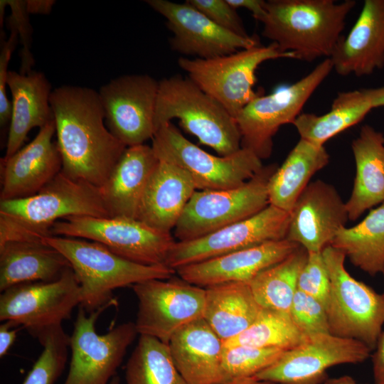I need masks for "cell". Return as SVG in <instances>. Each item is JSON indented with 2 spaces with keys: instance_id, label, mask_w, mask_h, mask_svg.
I'll return each mask as SVG.
<instances>
[{
  "instance_id": "6da1fadb",
  "label": "cell",
  "mask_w": 384,
  "mask_h": 384,
  "mask_svg": "<svg viewBox=\"0 0 384 384\" xmlns=\"http://www.w3.org/2000/svg\"><path fill=\"white\" fill-rule=\"evenodd\" d=\"M50 103L62 171L100 188L127 146L105 125L98 92L63 85L52 90Z\"/></svg>"
},
{
  "instance_id": "7a4b0ae2",
  "label": "cell",
  "mask_w": 384,
  "mask_h": 384,
  "mask_svg": "<svg viewBox=\"0 0 384 384\" xmlns=\"http://www.w3.org/2000/svg\"><path fill=\"white\" fill-rule=\"evenodd\" d=\"M73 216L110 218L100 188L62 171L37 193L0 201V245L9 241L41 240L56 222Z\"/></svg>"
},
{
  "instance_id": "3957f363",
  "label": "cell",
  "mask_w": 384,
  "mask_h": 384,
  "mask_svg": "<svg viewBox=\"0 0 384 384\" xmlns=\"http://www.w3.org/2000/svg\"><path fill=\"white\" fill-rule=\"evenodd\" d=\"M355 5L353 0L265 1L262 34L295 59L330 58Z\"/></svg>"
},
{
  "instance_id": "277c9868",
  "label": "cell",
  "mask_w": 384,
  "mask_h": 384,
  "mask_svg": "<svg viewBox=\"0 0 384 384\" xmlns=\"http://www.w3.org/2000/svg\"><path fill=\"white\" fill-rule=\"evenodd\" d=\"M41 240L69 262L80 284L82 306L89 313L116 302L113 291L149 279H168L176 270L166 265L138 264L112 252L103 245L75 238L50 235Z\"/></svg>"
},
{
  "instance_id": "5b68a950",
  "label": "cell",
  "mask_w": 384,
  "mask_h": 384,
  "mask_svg": "<svg viewBox=\"0 0 384 384\" xmlns=\"http://www.w3.org/2000/svg\"><path fill=\"white\" fill-rule=\"evenodd\" d=\"M173 119L219 156L241 149V134L235 119L215 98L188 77L179 75L159 81L154 124L156 129Z\"/></svg>"
},
{
  "instance_id": "8992f818",
  "label": "cell",
  "mask_w": 384,
  "mask_h": 384,
  "mask_svg": "<svg viewBox=\"0 0 384 384\" xmlns=\"http://www.w3.org/2000/svg\"><path fill=\"white\" fill-rule=\"evenodd\" d=\"M330 279L326 304L329 333L355 339L375 349L384 325V296L353 278L345 268L346 255L326 246L322 250Z\"/></svg>"
},
{
  "instance_id": "52a82bcc",
  "label": "cell",
  "mask_w": 384,
  "mask_h": 384,
  "mask_svg": "<svg viewBox=\"0 0 384 384\" xmlns=\"http://www.w3.org/2000/svg\"><path fill=\"white\" fill-rule=\"evenodd\" d=\"M151 140L159 161L183 169L200 191L240 186L264 166L253 152L242 147L229 156L210 154L187 139L171 122L160 125Z\"/></svg>"
},
{
  "instance_id": "ba28073f",
  "label": "cell",
  "mask_w": 384,
  "mask_h": 384,
  "mask_svg": "<svg viewBox=\"0 0 384 384\" xmlns=\"http://www.w3.org/2000/svg\"><path fill=\"white\" fill-rule=\"evenodd\" d=\"M294 58L272 43L257 45L233 53L209 59L181 57L179 67L202 90L215 98L235 118L250 101L262 93L254 90L256 70L265 61Z\"/></svg>"
},
{
  "instance_id": "9c48e42d",
  "label": "cell",
  "mask_w": 384,
  "mask_h": 384,
  "mask_svg": "<svg viewBox=\"0 0 384 384\" xmlns=\"http://www.w3.org/2000/svg\"><path fill=\"white\" fill-rule=\"evenodd\" d=\"M277 167L263 166L244 184L223 190H196L174 228L178 241L197 239L248 218L269 204L268 183Z\"/></svg>"
},
{
  "instance_id": "30bf717a",
  "label": "cell",
  "mask_w": 384,
  "mask_h": 384,
  "mask_svg": "<svg viewBox=\"0 0 384 384\" xmlns=\"http://www.w3.org/2000/svg\"><path fill=\"white\" fill-rule=\"evenodd\" d=\"M332 70L331 59L326 58L296 82L279 87L267 95L261 93L250 101L234 118L241 134V147L261 160L269 158L278 129L293 123Z\"/></svg>"
},
{
  "instance_id": "8fae6325",
  "label": "cell",
  "mask_w": 384,
  "mask_h": 384,
  "mask_svg": "<svg viewBox=\"0 0 384 384\" xmlns=\"http://www.w3.org/2000/svg\"><path fill=\"white\" fill-rule=\"evenodd\" d=\"M50 233L95 241L122 257L149 266L166 265L176 242L171 233L124 217H69L54 223Z\"/></svg>"
},
{
  "instance_id": "7c38bea8",
  "label": "cell",
  "mask_w": 384,
  "mask_h": 384,
  "mask_svg": "<svg viewBox=\"0 0 384 384\" xmlns=\"http://www.w3.org/2000/svg\"><path fill=\"white\" fill-rule=\"evenodd\" d=\"M116 302L89 313L80 306L70 336L71 360L63 384H110L116 375L128 347L138 334L135 324L126 322L99 334L95 323Z\"/></svg>"
},
{
  "instance_id": "4fadbf2b",
  "label": "cell",
  "mask_w": 384,
  "mask_h": 384,
  "mask_svg": "<svg viewBox=\"0 0 384 384\" xmlns=\"http://www.w3.org/2000/svg\"><path fill=\"white\" fill-rule=\"evenodd\" d=\"M81 303L80 284L72 268L58 279L12 286L0 296V321H10L38 338L62 325Z\"/></svg>"
},
{
  "instance_id": "5bb4252c",
  "label": "cell",
  "mask_w": 384,
  "mask_h": 384,
  "mask_svg": "<svg viewBox=\"0 0 384 384\" xmlns=\"http://www.w3.org/2000/svg\"><path fill=\"white\" fill-rule=\"evenodd\" d=\"M138 302L135 326L139 335L169 344L188 324L203 318L206 289L181 278L149 279L132 286Z\"/></svg>"
},
{
  "instance_id": "9a60e30c",
  "label": "cell",
  "mask_w": 384,
  "mask_h": 384,
  "mask_svg": "<svg viewBox=\"0 0 384 384\" xmlns=\"http://www.w3.org/2000/svg\"><path fill=\"white\" fill-rule=\"evenodd\" d=\"M370 351L355 339L316 334L284 351L277 361L255 376L274 384H321L327 379L329 368L362 363Z\"/></svg>"
},
{
  "instance_id": "2e32d148",
  "label": "cell",
  "mask_w": 384,
  "mask_h": 384,
  "mask_svg": "<svg viewBox=\"0 0 384 384\" xmlns=\"http://www.w3.org/2000/svg\"><path fill=\"white\" fill-rule=\"evenodd\" d=\"M290 213L269 204L257 214L203 237L176 241L166 266L176 270L267 242L286 239Z\"/></svg>"
},
{
  "instance_id": "e0dca14e",
  "label": "cell",
  "mask_w": 384,
  "mask_h": 384,
  "mask_svg": "<svg viewBox=\"0 0 384 384\" xmlns=\"http://www.w3.org/2000/svg\"><path fill=\"white\" fill-rule=\"evenodd\" d=\"M158 90L159 82L148 75H122L100 87L106 126L127 146L152 139Z\"/></svg>"
},
{
  "instance_id": "ac0fdd59",
  "label": "cell",
  "mask_w": 384,
  "mask_h": 384,
  "mask_svg": "<svg viewBox=\"0 0 384 384\" xmlns=\"http://www.w3.org/2000/svg\"><path fill=\"white\" fill-rule=\"evenodd\" d=\"M145 2L166 19V26L173 33L171 48L181 54L209 59L260 45L257 37H242L227 31L186 1Z\"/></svg>"
},
{
  "instance_id": "d6986e66",
  "label": "cell",
  "mask_w": 384,
  "mask_h": 384,
  "mask_svg": "<svg viewBox=\"0 0 384 384\" xmlns=\"http://www.w3.org/2000/svg\"><path fill=\"white\" fill-rule=\"evenodd\" d=\"M348 220L346 203L335 187L316 180L308 184L294 204L286 239L308 252H322Z\"/></svg>"
},
{
  "instance_id": "ffe728a7",
  "label": "cell",
  "mask_w": 384,
  "mask_h": 384,
  "mask_svg": "<svg viewBox=\"0 0 384 384\" xmlns=\"http://www.w3.org/2000/svg\"><path fill=\"white\" fill-rule=\"evenodd\" d=\"M54 119L39 129L35 138L12 156L1 159L0 200H14L33 196L61 171L62 159Z\"/></svg>"
},
{
  "instance_id": "44dd1931",
  "label": "cell",
  "mask_w": 384,
  "mask_h": 384,
  "mask_svg": "<svg viewBox=\"0 0 384 384\" xmlns=\"http://www.w3.org/2000/svg\"><path fill=\"white\" fill-rule=\"evenodd\" d=\"M300 245L287 239L267 242L176 270L182 279L201 287L229 282L250 283Z\"/></svg>"
},
{
  "instance_id": "7402d4cb",
  "label": "cell",
  "mask_w": 384,
  "mask_h": 384,
  "mask_svg": "<svg viewBox=\"0 0 384 384\" xmlns=\"http://www.w3.org/2000/svg\"><path fill=\"white\" fill-rule=\"evenodd\" d=\"M340 75H369L384 67V0H366L356 23L331 56Z\"/></svg>"
},
{
  "instance_id": "603a6c76",
  "label": "cell",
  "mask_w": 384,
  "mask_h": 384,
  "mask_svg": "<svg viewBox=\"0 0 384 384\" xmlns=\"http://www.w3.org/2000/svg\"><path fill=\"white\" fill-rule=\"evenodd\" d=\"M174 363L188 384H224L223 341L205 319L178 331L169 342Z\"/></svg>"
},
{
  "instance_id": "cb8c5ba5",
  "label": "cell",
  "mask_w": 384,
  "mask_h": 384,
  "mask_svg": "<svg viewBox=\"0 0 384 384\" xmlns=\"http://www.w3.org/2000/svg\"><path fill=\"white\" fill-rule=\"evenodd\" d=\"M196 190L183 169L159 161L142 196L137 220L157 230L171 233Z\"/></svg>"
},
{
  "instance_id": "d4e9b609",
  "label": "cell",
  "mask_w": 384,
  "mask_h": 384,
  "mask_svg": "<svg viewBox=\"0 0 384 384\" xmlns=\"http://www.w3.org/2000/svg\"><path fill=\"white\" fill-rule=\"evenodd\" d=\"M159 163L151 146H127L100 191L110 217L137 219L148 181Z\"/></svg>"
},
{
  "instance_id": "484cf974",
  "label": "cell",
  "mask_w": 384,
  "mask_h": 384,
  "mask_svg": "<svg viewBox=\"0 0 384 384\" xmlns=\"http://www.w3.org/2000/svg\"><path fill=\"white\" fill-rule=\"evenodd\" d=\"M6 82L11 93L12 110L4 158L12 156L23 147L32 129H41L53 119L50 103L51 85L44 73L9 70Z\"/></svg>"
},
{
  "instance_id": "4316f807",
  "label": "cell",
  "mask_w": 384,
  "mask_h": 384,
  "mask_svg": "<svg viewBox=\"0 0 384 384\" xmlns=\"http://www.w3.org/2000/svg\"><path fill=\"white\" fill-rule=\"evenodd\" d=\"M71 268L68 260L42 240L9 241L0 245V291L22 283L51 282Z\"/></svg>"
},
{
  "instance_id": "83f0119b",
  "label": "cell",
  "mask_w": 384,
  "mask_h": 384,
  "mask_svg": "<svg viewBox=\"0 0 384 384\" xmlns=\"http://www.w3.org/2000/svg\"><path fill=\"white\" fill-rule=\"evenodd\" d=\"M351 149L356 177L351 195L346 203L351 220L384 202V134L366 124L354 139Z\"/></svg>"
},
{
  "instance_id": "f1b7e54d",
  "label": "cell",
  "mask_w": 384,
  "mask_h": 384,
  "mask_svg": "<svg viewBox=\"0 0 384 384\" xmlns=\"http://www.w3.org/2000/svg\"><path fill=\"white\" fill-rule=\"evenodd\" d=\"M205 289L203 319L223 341L244 331L262 309L249 283H223Z\"/></svg>"
},
{
  "instance_id": "f546056e",
  "label": "cell",
  "mask_w": 384,
  "mask_h": 384,
  "mask_svg": "<svg viewBox=\"0 0 384 384\" xmlns=\"http://www.w3.org/2000/svg\"><path fill=\"white\" fill-rule=\"evenodd\" d=\"M329 162L324 146L300 139L269 181L270 204L291 213L310 178Z\"/></svg>"
},
{
  "instance_id": "4dcf8cb0",
  "label": "cell",
  "mask_w": 384,
  "mask_h": 384,
  "mask_svg": "<svg viewBox=\"0 0 384 384\" xmlns=\"http://www.w3.org/2000/svg\"><path fill=\"white\" fill-rule=\"evenodd\" d=\"M373 109L365 88L341 92L328 112L322 115L302 113L292 124L300 139L324 146L329 139L362 121Z\"/></svg>"
},
{
  "instance_id": "1f68e13d",
  "label": "cell",
  "mask_w": 384,
  "mask_h": 384,
  "mask_svg": "<svg viewBox=\"0 0 384 384\" xmlns=\"http://www.w3.org/2000/svg\"><path fill=\"white\" fill-rule=\"evenodd\" d=\"M330 245L341 251L357 267L370 275L384 266V202L352 228L343 227Z\"/></svg>"
},
{
  "instance_id": "d6a6232c",
  "label": "cell",
  "mask_w": 384,
  "mask_h": 384,
  "mask_svg": "<svg viewBox=\"0 0 384 384\" xmlns=\"http://www.w3.org/2000/svg\"><path fill=\"white\" fill-rule=\"evenodd\" d=\"M308 256L299 246L282 261L258 274L250 283L254 297L264 309L289 314L299 274Z\"/></svg>"
},
{
  "instance_id": "836d02e7",
  "label": "cell",
  "mask_w": 384,
  "mask_h": 384,
  "mask_svg": "<svg viewBox=\"0 0 384 384\" xmlns=\"http://www.w3.org/2000/svg\"><path fill=\"white\" fill-rule=\"evenodd\" d=\"M125 378L127 384H188L176 368L169 344L146 335H139Z\"/></svg>"
},
{
  "instance_id": "e575fe53",
  "label": "cell",
  "mask_w": 384,
  "mask_h": 384,
  "mask_svg": "<svg viewBox=\"0 0 384 384\" xmlns=\"http://www.w3.org/2000/svg\"><path fill=\"white\" fill-rule=\"evenodd\" d=\"M307 338L296 326L289 314L262 308L254 322L238 336L223 341V347L292 348Z\"/></svg>"
},
{
  "instance_id": "d590c367",
  "label": "cell",
  "mask_w": 384,
  "mask_h": 384,
  "mask_svg": "<svg viewBox=\"0 0 384 384\" xmlns=\"http://www.w3.org/2000/svg\"><path fill=\"white\" fill-rule=\"evenodd\" d=\"M38 340L43 349L22 384H54L67 362L70 336L59 325L46 331Z\"/></svg>"
},
{
  "instance_id": "8d00e7d4",
  "label": "cell",
  "mask_w": 384,
  "mask_h": 384,
  "mask_svg": "<svg viewBox=\"0 0 384 384\" xmlns=\"http://www.w3.org/2000/svg\"><path fill=\"white\" fill-rule=\"evenodd\" d=\"M284 351L278 348L241 345L223 347L222 366L225 383L234 379L256 375L277 361Z\"/></svg>"
},
{
  "instance_id": "74e56055",
  "label": "cell",
  "mask_w": 384,
  "mask_h": 384,
  "mask_svg": "<svg viewBox=\"0 0 384 384\" xmlns=\"http://www.w3.org/2000/svg\"><path fill=\"white\" fill-rule=\"evenodd\" d=\"M289 315L298 329L306 337L330 334L324 304L299 289L294 296Z\"/></svg>"
},
{
  "instance_id": "f35d334b",
  "label": "cell",
  "mask_w": 384,
  "mask_h": 384,
  "mask_svg": "<svg viewBox=\"0 0 384 384\" xmlns=\"http://www.w3.org/2000/svg\"><path fill=\"white\" fill-rule=\"evenodd\" d=\"M297 289L316 298L326 307L330 279L322 252H308L297 280Z\"/></svg>"
},
{
  "instance_id": "ab89813d",
  "label": "cell",
  "mask_w": 384,
  "mask_h": 384,
  "mask_svg": "<svg viewBox=\"0 0 384 384\" xmlns=\"http://www.w3.org/2000/svg\"><path fill=\"white\" fill-rule=\"evenodd\" d=\"M208 18L227 31L242 36L249 37L237 9L227 0H186Z\"/></svg>"
},
{
  "instance_id": "60d3db41",
  "label": "cell",
  "mask_w": 384,
  "mask_h": 384,
  "mask_svg": "<svg viewBox=\"0 0 384 384\" xmlns=\"http://www.w3.org/2000/svg\"><path fill=\"white\" fill-rule=\"evenodd\" d=\"M4 4L11 8V14L9 18V28L18 31L23 49L21 53V73L30 72L33 65V58L30 51L31 43L32 27L26 10V1L23 0H1Z\"/></svg>"
},
{
  "instance_id": "b9f144b4",
  "label": "cell",
  "mask_w": 384,
  "mask_h": 384,
  "mask_svg": "<svg viewBox=\"0 0 384 384\" xmlns=\"http://www.w3.org/2000/svg\"><path fill=\"white\" fill-rule=\"evenodd\" d=\"M9 28L11 33L9 38L7 40L1 38L0 49V126L3 129L9 127L11 117V102L6 95V79L9 63L18 38V31L14 28Z\"/></svg>"
},
{
  "instance_id": "7bdbcfd3",
  "label": "cell",
  "mask_w": 384,
  "mask_h": 384,
  "mask_svg": "<svg viewBox=\"0 0 384 384\" xmlns=\"http://www.w3.org/2000/svg\"><path fill=\"white\" fill-rule=\"evenodd\" d=\"M373 355V373L375 384H384V331L380 334Z\"/></svg>"
},
{
  "instance_id": "ee69618b",
  "label": "cell",
  "mask_w": 384,
  "mask_h": 384,
  "mask_svg": "<svg viewBox=\"0 0 384 384\" xmlns=\"http://www.w3.org/2000/svg\"><path fill=\"white\" fill-rule=\"evenodd\" d=\"M16 325L10 321H4L0 325V357L3 358L9 351L17 336L18 329Z\"/></svg>"
},
{
  "instance_id": "f6af8a7d",
  "label": "cell",
  "mask_w": 384,
  "mask_h": 384,
  "mask_svg": "<svg viewBox=\"0 0 384 384\" xmlns=\"http://www.w3.org/2000/svg\"><path fill=\"white\" fill-rule=\"evenodd\" d=\"M235 9L244 8L250 11L253 17L261 22L265 16V2L263 0H227Z\"/></svg>"
},
{
  "instance_id": "bcb514c9",
  "label": "cell",
  "mask_w": 384,
  "mask_h": 384,
  "mask_svg": "<svg viewBox=\"0 0 384 384\" xmlns=\"http://www.w3.org/2000/svg\"><path fill=\"white\" fill-rule=\"evenodd\" d=\"M55 2L53 0H26V10L29 14H48Z\"/></svg>"
},
{
  "instance_id": "7dc6e473",
  "label": "cell",
  "mask_w": 384,
  "mask_h": 384,
  "mask_svg": "<svg viewBox=\"0 0 384 384\" xmlns=\"http://www.w3.org/2000/svg\"><path fill=\"white\" fill-rule=\"evenodd\" d=\"M373 108L384 107V86L376 88H365Z\"/></svg>"
},
{
  "instance_id": "c3c4849f",
  "label": "cell",
  "mask_w": 384,
  "mask_h": 384,
  "mask_svg": "<svg viewBox=\"0 0 384 384\" xmlns=\"http://www.w3.org/2000/svg\"><path fill=\"white\" fill-rule=\"evenodd\" d=\"M224 384H274L257 378L255 375L232 380Z\"/></svg>"
},
{
  "instance_id": "681fc988",
  "label": "cell",
  "mask_w": 384,
  "mask_h": 384,
  "mask_svg": "<svg viewBox=\"0 0 384 384\" xmlns=\"http://www.w3.org/2000/svg\"><path fill=\"white\" fill-rule=\"evenodd\" d=\"M324 384H358L349 375H343L338 378H327Z\"/></svg>"
},
{
  "instance_id": "f907efd6",
  "label": "cell",
  "mask_w": 384,
  "mask_h": 384,
  "mask_svg": "<svg viewBox=\"0 0 384 384\" xmlns=\"http://www.w3.org/2000/svg\"><path fill=\"white\" fill-rule=\"evenodd\" d=\"M119 383H120L119 377L118 375H115L112 378L110 384H119Z\"/></svg>"
},
{
  "instance_id": "816d5d0a",
  "label": "cell",
  "mask_w": 384,
  "mask_h": 384,
  "mask_svg": "<svg viewBox=\"0 0 384 384\" xmlns=\"http://www.w3.org/2000/svg\"><path fill=\"white\" fill-rule=\"evenodd\" d=\"M382 272H383V275H384V266H383V268ZM383 296H384V292H383Z\"/></svg>"
}]
</instances>
